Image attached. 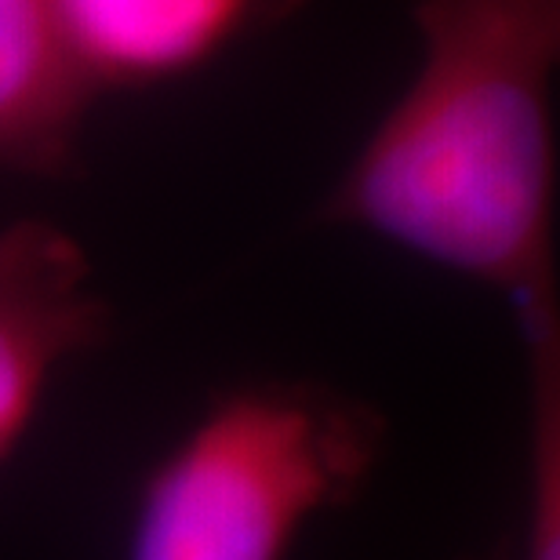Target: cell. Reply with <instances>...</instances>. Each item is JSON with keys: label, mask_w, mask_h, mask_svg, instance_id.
Listing matches in <instances>:
<instances>
[{"label": "cell", "mask_w": 560, "mask_h": 560, "mask_svg": "<svg viewBox=\"0 0 560 560\" xmlns=\"http://www.w3.org/2000/svg\"><path fill=\"white\" fill-rule=\"evenodd\" d=\"M419 70L320 200L346 226L560 324L553 208L560 0H411Z\"/></svg>", "instance_id": "6da1fadb"}, {"label": "cell", "mask_w": 560, "mask_h": 560, "mask_svg": "<svg viewBox=\"0 0 560 560\" xmlns=\"http://www.w3.org/2000/svg\"><path fill=\"white\" fill-rule=\"evenodd\" d=\"M386 441L383 411L339 386H233L145 474L125 560H288L368 488Z\"/></svg>", "instance_id": "7a4b0ae2"}, {"label": "cell", "mask_w": 560, "mask_h": 560, "mask_svg": "<svg viewBox=\"0 0 560 560\" xmlns=\"http://www.w3.org/2000/svg\"><path fill=\"white\" fill-rule=\"evenodd\" d=\"M109 331L114 313L73 233L44 219L0 226V466L19 452L55 375L106 346Z\"/></svg>", "instance_id": "3957f363"}, {"label": "cell", "mask_w": 560, "mask_h": 560, "mask_svg": "<svg viewBox=\"0 0 560 560\" xmlns=\"http://www.w3.org/2000/svg\"><path fill=\"white\" fill-rule=\"evenodd\" d=\"M313 0H59L73 62L92 88L145 92L205 70L284 26Z\"/></svg>", "instance_id": "277c9868"}, {"label": "cell", "mask_w": 560, "mask_h": 560, "mask_svg": "<svg viewBox=\"0 0 560 560\" xmlns=\"http://www.w3.org/2000/svg\"><path fill=\"white\" fill-rule=\"evenodd\" d=\"M92 106L59 0H0V178L73 175Z\"/></svg>", "instance_id": "5b68a950"}, {"label": "cell", "mask_w": 560, "mask_h": 560, "mask_svg": "<svg viewBox=\"0 0 560 560\" xmlns=\"http://www.w3.org/2000/svg\"><path fill=\"white\" fill-rule=\"evenodd\" d=\"M524 455L510 524L469 560H560V328L524 335Z\"/></svg>", "instance_id": "8992f818"}]
</instances>
